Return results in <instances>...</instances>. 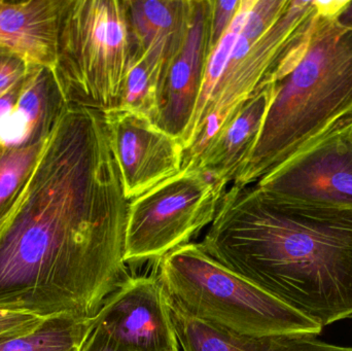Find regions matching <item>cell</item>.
Returning <instances> with one entry per match:
<instances>
[{
	"label": "cell",
	"instance_id": "6da1fadb",
	"mask_svg": "<svg viewBox=\"0 0 352 351\" xmlns=\"http://www.w3.org/2000/svg\"><path fill=\"white\" fill-rule=\"evenodd\" d=\"M128 208L102 113L67 105L0 224V309L93 319L130 278Z\"/></svg>",
	"mask_w": 352,
	"mask_h": 351
},
{
	"label": "cell",
	"instance_id": "7a4b0ae2",
	"mask_svg": "<svg viewBox=\"0 0 352 351\" xmlns=\"http://www.w3.org/2000/svg\"><path fill=\"white\" fill-rule=\"evenodd\" d=\"M200 245L322 329L352 319V208L233 185Z\"/></svg>",
	"mask_w": 352,
	"mask_h": 351
},
{
	"label": "cell",
	"instance_id": "3957f363",
	"mask_svg": "<svg viewBox=\"0 0 352 351\" xmlns=\"http://www.w3.org/2000/svg\"><path fill=\"white\" fill-rule=\"evenodd\" d=\"M318 14L316 0H241L227 32L211 52L192 122L180 139L182 169L305 43Z\"/></svg>",
	"mask_w": 352,
	"mask_h": 351
},
{
	"label": "cell",
	"instance_id": "277c9868",
	"mask_svg": "<svg viewBox=\"0 0 352 351\" xmlns=\"http://www.w3.org/2000/svg\"><path fill=\"white\" fill-rule=\"evenodd\" d=\"M318 12L309 41L293 68L275 82L260 135L234 185L258 183L352 113V24Z\"/></svg>",
	"mask_w": 352,
	"mask_h": 351
},
{
	"label": "cell",
	"instance_id": "5b68a950",
	"mask_svg": "<svg viewBox=\"0 0 352 351\" xmlns=\"http://www.w3.org/2000/svg\"><path fill=\"white\" fill-rule=\"evenodd\" d=\"M169 304L215 327L252 337L308 335L322 328L213 259L200 243L182 245L158 261Z\"/></svg>",
	"mask_w": 352,
	"mask_h": 351
},
{
	"label": "cell",
	"instance_id": "8992f818",
	"mask_svg": "<svg viewBox=\"0 0 352 351\" xmlns=\"http://www.w3.org/2000/svg\"><path fill=\"white\" fill-rule=\"evenodd\" d=\"M136 53L124 0H67L52 70L68 105L119 107Z\"/></svg>",
	"mask_w": 352,
	"mask_h": 351
},
{
	"label": "cell",
	"instance_id": "52a82bcc",
	"mask_svg": "<svg viewBox=\"0 0 352 351\" xmlns=\"http://www.w3.org/2000/svg\"><path fill=\"white\" fill-rule=\"evenodd\" d=\"M227 190L199 169L186 168L130 201L126 263L159 261L190 243L192 237L210 226Z\"/></svg>",
	"mask_w": 352,
	"mask_h": 351
},
{
	"label": "cell",
	"instance_id": "ba28073f",
	"mask_svg": "<svg viewBox=\"0 0 352 351\" xmlns=\"http://www.w3.org/2000/svg\"><path fill=\"white\" fill-rule=\"evenodd\" d=\"M292 201L352 208V113L256 183Z\"/></svg>",
	"mask_w": 352,
	"mask_h": 351
},
{
	"label": "cell",
	"instance_id": "9c48e42d",
	"mask_svg": "<svg viewBox=\"0 0 352 351\" xmlns=\"http://www.w3.org/2000/svg\"><path fill=\"white\" fill-rule=\"evenodd\" d=\"M102 115L128 201L182 170L184 150L182 144L152 120L122 107L109 109Z\"/></svg>",
	"mask_w": 352,
	"mask_h": 351
},
{
	"label": "cell",
	"instance_id": "30bf717a",
	"mask_svg": "<svg viewBox=\"0 0 352 351\" xmlns=\"http://www.w3.org/2000/svg\"><path fill=\"white\" fill-rule=\"evenodd\" d=\"M94 330L131 351H180L156 275L128 278L95 315Z\"/></svg>",
	"mask_w": 352,
	"mask_h": 351
},
{
	"label": "cell",
	"instance_id": "8fae6325",
	"mask_svg": "<svg viewBox=\"0 0 352 351\" xmlns=\"http://www.w3.org/2000/svg\"><path fill=\"white\" fill-rule=\"evenodd\" d=\"M211 0H195L188 38L171 65L160 92L156 124L178 140L192 122L210 56Z\"/></svg>",
	"mask_w": 352,
	"mask_h": 351
},
{
	"label": "cell",
	"instance_id": "7c38bea8",
	"mask_svg": "<svg viewBox=\"0 0 352 351\" xmlns=\"http://www.w3.org/2000/svg\"><path fill=\"white\" fill-rule=\"evenodd\" d=\"M67 0H0V49L53 69L60 20Z\"/></svg>",
	"mask_w": 352,
	"mask_h": 351
},
{
	"label": "cell",
	"instance_id": "4fadbf2b",
	"mask_svg": "<svg viewBox=\"0 0 352 351\" xmlns=\"http://www.w3.org/2000/svg\"><path fill=\"white\" fill-rule=\"evenodd\" d=\"M274 92L275 82L258 89L221 128L192 168L226 187L234 183L256 146Z\"/></svg>",
	"mask_w": 352,
	"mask_h": 351
},
{
	"label": "cell",
	"instance_id": "5bb4252c",
	"mask_svg": "<svg viewBox=\"0 0 352 351\" xmlns=\"http://www.w3.org/2000/svg\"><path fill=\"white\" fill-rule=\"evenodd\" d=\"M124 5L138 52L162 68V87L188 38L195 0H124Z\"/></svg>",
	"mask_w": 352,
	"mask_h": 351
},
{
	"label": "cell",
	"instance_id": "9a60e30c",
	"mask_svg": "<svg viewBox=\"0 0 352 351\" xmlns=\"http://www.w3.org/2000/svg\"><path fill=\"white\" fill-rule=\"evenodd\" d=\"M67 105L53 70L33 66L14 111L0 126V142L20 146L45 141Z\"/></svg>",
	"mask_w": 352,
	"mask_h": 351
},
{
	"label": "cell",
	"instance_id": "2e32d148",
	"mask_svg": "<svg viewBox=\"0 0 352 351\" xmlns=\"http://www.w3.org/2000/svg\"><path fill=\"white\" fill-rule=\"evenodd\" d=\"M169 313L182 351H268L273 336L252 337L192 319L169 304ZM275 336V335H274Z\"/></svg>",
	"mask_w": 352,
	"mask_h": 351
},
{
	"label": "cell",
	"instance_id": "e0dca14e",
	"mask_svg": "<svg viewBox=\"0 0 352 351\" xmlns=\"http://www.w3.org/2000/svg\"><path fill=\"white\" fill-rule=\"evenodd\" d=\"M93 328L94 317H50L33 331L0 342V351H80Z\"/></svg>",
	"mask_w": 352,
	"mask_h": 351
},
{
	"label": "cell",
	"instance_id": "ac0fdd59",
	"mask_svg": "<svg viewBox=\"0 0 352 351\" xmlns=\"http://www.w3.org/2000/svg\"><path fill=\"white\" fill-rule=\"evenodd\" d=\"M47 140L20 146L0 142V224L28 183Z\"/></svg>",
	"mask_w": 352,
	"mask_h": 351
},
{
	"label": "cell",
	"instance_id": "d6986e66",
	"mask_svg": "<svg viewBox=\"0 0 352 351\" xmlns=\"http://www.w3.org/2000/svg\"><path fill=\"white\" fill-rule=\"evenodd\" d=\"M162 69L144 54L136 53L124 84L120 106L156 122Z\"/></svg>",
	"mask_w": 352,
	"mask_h": 351
},
{
	"label": "cell",
	"instance_id": "ffe728a7",
	"mask_svg": "<svg viewBox=\"0 0 352 351\" xmlns=\"http://www.w3.org/2000/svg\"><path fill=\"white\" fill-rule=\"evenodd\" d=\"M241 0L217 1L211 0L210 24H209V47L213 51L221 37L227 32L239 10Z\"/></svg>",
	"mask_w": 352,
	"mask_h": 351
},
{
	"label": "cell",
	"instance_id": "44dd1931",
	"mask_svg": "<svg viewBox=\"0 0 352 351\" xmlns=\"http://www.w3.org/2000/svg\"><path fill=\"white\" fill-rule=\"evenodd\" d=\"M268 351H352V348L327 343L316 336L275 335Z\"/></svg>",
	"mask_w": 352,
	"mask_h": 351
},
{
	"label": "cell",
	"instance_id": "7402d4cb",
	"mask_svg": "<svg viewBox=\"0 0 352 351\" xmlns=\"http://www.w3.org/2000/svg\"><path fill=\"white\" fill-rule=\"evenodd\" d=\"M45 319L21 311L0 309V342L33 331Z\"/></svg>",
	"mask_w": 352,
	"mask_h": 351
},
{
	"label": "cell",
	"instance_id": "603a6c76",
	"mask_svg": "<svg viewBox=\"0 0 352 351\" xmlns=\"http://www.w3.org/2000/svg\"><path fill=\"white\" fill-rule=\"evenodd\" d=\"M33 66L14 54L0 55V96L22 80Z\"/></svg>",
	"mask_w": 352,
	"mask_h": 351
},
{
	"label": "cell",
	"instance_id": "cb8c5ba5",
	"mask_svg": "<svg viewBox=\"0 0 352 351\" xmlns=\"http://www.w3.org/2000/svg\"><path fill=\"white\" fill-rule=\"evenodd\" d=\"M80 351H131L127 348H122L119 344L115 343L104 334L94 330L91 332L88 339L85 342Z\"/></svg>",
	"mask_w": 352,
	"mask_h": 351
},
{
	"label": "cell",
	"instance_id": "d4e9b609",
	"mask_svg": "<svg viewBox=\"0 0 352 351\" xmlns=\"http://www.w3.org/2000/svg\"><path fill=\"white\" fill-rule=\"evenodd\" d=\"M337 19L341 24H352V1L347 2L346 5L343 8L340 14L337 16Z\"/></svg>",
	"mask_w": 352,
	"mask_h": 351
},
{
	"label": "cell",
	"instance_id": "484cf974",
	"mask_svg": "<svg viewBox=\"0 0 352 351\" xmlns=\"http://www.w3.org/2000/svg\"><path fill=\"white\" fill-rule=\"evenodd\" d=\"M2 54H8V52L3 51V49H0V55H2Z\"/></svg>",
	"mask_w": 352,
	"mask_h": 351
}]
</instances>
